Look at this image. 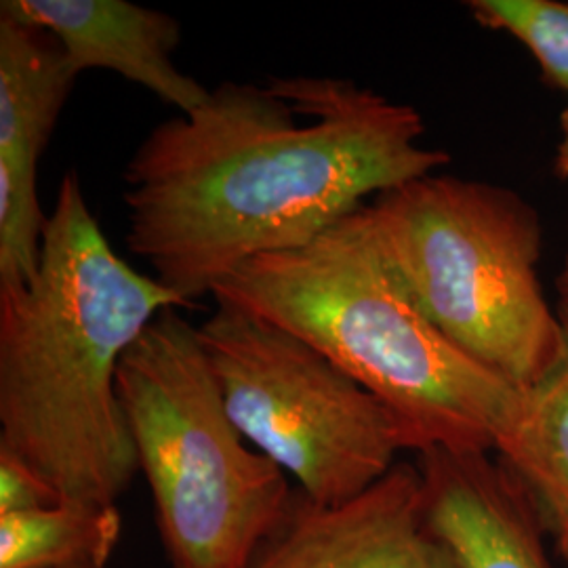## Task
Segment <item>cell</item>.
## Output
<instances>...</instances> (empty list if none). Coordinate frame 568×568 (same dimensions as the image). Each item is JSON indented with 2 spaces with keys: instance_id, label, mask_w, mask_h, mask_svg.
I'll return each mask as SVG.
<instances>
[{
  "instance_id": "cell-1",
  "label": "cell",
  "mask_w": 568,
  "mask_h": 568,
  "mask_svg": "<svg viewBox=\"0 0 568 568\" xmlns=\"http://www.w3.org/2000/svg\"><path fill=\"white\" fill-rule=\"evenodd\" d=\"M408 103L333 77L222 82L122 171L126 246L187 305L450 163Z\"/></svg>"
},
{
  "instance_id": "cell-2",
  "label": "cell",
  "mask_w": 568,
  "mask_h": 568,
  "mask_svg": "<svg viewBox=\"0 0 568 568\" xmlns=\"http://www.w3.org/2000/svg\"><path fill=\"white\" fill-rule=\"evenodd\" d=\"M169 307L190 305L122 260L65 173L34 278L0 288V450L60 501L116 506L140 471L116 377Z\"/></svg>"
},
{
  "instance_id": "cell-3",
  "label": "cell",
  "mask_w": 568,
  "mask_h": 568,
  "mask_svg": "<svg viewBox=\"0 0 568 568\" xmlns=\"http://www.w3.org/2000/svg\"><path fill=\"white\" fill-rule=\"evenodd\" d=\"M305 339L396 417L406 450L495 453L523 392L448 339L389 264L368 206L211 293Z\"/></svg>"
},
{
  "instance_id": "cell-4",
  "label": "cell",
  "mask_w": 568,
  "mask_h": 568,
  "mask_svg": "<svg viewBox=\"0 0 568 568\" xmlns=\"http://www.w3.org/2000/svg\"><path fill=\"white\" fill-rule=\"evenodd\" d=\"M366 206L413 300L467 356L525 392L562 365L567 326L539 278L544 230L520 194L436 171Z\"/></svg>"
},
{
  "instance_id": "cell-5",
  "label": "cell",
  "mask_w": 568,
  "mask_h": 568,
  "mask_svg": "<svg viewBox=\"0 0 568 568\" xmlns=\"http://www.w3.org/2000/svg\"><path fill=\"white\" fill-rule=\"evenodd\" d=\"M119 396L169 568H248L297 488L225 410L199 326L159 314L119 366Z\"/></svg>"
},
{
  "instance_id": "cell-6",
  "label": "cell",
  "mask_w": 568,
  "mask_h": 568,
  "mask_svg": "<svg viewBox=\"0 0 568 568\" xmlns=\"http://www.w3.org/2000/svg\"><path fill=\"white\" fill-rule=\"evenodd\" d=\"M199 337L234 426L310 501L344 504L398 464L396 417L302 337L225 304Z\"/></svg>"
},
{
  "instance_id": "cell-7",
  "label": "cell",
  "mask_w": 568,
  "mask_h": 568,
  "mask_svg": "<svg viewBox=\"0 0 568 568\" xmlns=\"http://www.w3.org/2000/svg\"><path fill=\"white\" fill-rule=\"evenodd\" d=\"M79 77L51 34L0 16V288L39 270V164Z\"/></svg>"
},
{
  "instance_id": "cell-8",
  "label": "cell",
  "mask_w": 568,
  "mask_h": 568,
  "mask_svg": "<svg viewBox=\"0 0 568 568\" xmlns=\"http://www.w3.org/2000/svg\"><path fill=\"white\" fill-rule=\"evenodd\" d=\"M248 568H464L427 520L419 467L396 464L335 506L297 490L283 527Z\"/></svg>"
},
{
  "instance_id": "cell-9",
  "label": "cell",
  "mask_w": 568,
  "mask_h": 568,
  "mask_svg": "<svg viewBox=\"0 0 568 568\" xmlns=\"http://www.w3.org/2000/svg\"><path fill=\"white\" fill-rule=\"evenodd\" d=\"M427 520L464 568H551L546 520L527 485L495 453L419 455Z\"/></svg>"
},
{
  "instance_id": "cell-10",
  "label": "cell",
  "mask_w": 568,
  "mask_h": 568,
  "mask_svg": "<svg viewBox=\"0 0 568 568\" xmlns=\"http://www.w3.org/2000/svg\"><path fill=\"white\" fill-rule=\"evenodd\" d=\"M0 16L51 34L79 74L116 72L180 114L211 93L175 65L182 26L163 11L129 0H2Z\"/></svg>"
},
{
  "instance_id": "cell-11",
  "label": "cell",
  "mask_w": 568,
  "mask_h": 568,
  "mask_svg": "<svg viewBox=\"0 0 568 568\" xmlns=\"http://www.w3.org/2000/svg\"><path fill=\"white\" fill-rule=\"evenodd\" d=\"M560 312L568 335V310ZM495 455L532 493L556 551L568 560V352L544 384L523 392Z\"/></svg>"
},
{
  "instance_id": "cell-12",
  "label": "cell",
  "mask_w": 568,
  "mask_h": 568,
  "mask_svg": "<svg viewBox=\"0 0 568 568\" xmlns=\"http://www.w3.org/2000/svg\"><path fill=\"white\" fill-rule=\"evenodd\" d=\"M121 509L77 501L0 516V568H110Z\"/></svg>"
},
{
  "instance_id": "cell-13",
  "label": "cell",
  "mask_w": 568,
  "mask_h": 568,
  "mask_svg": "<svg viewBox=\"0 0 568 568\" xmlns=\"http://www.w3.org/2000/svg\"><path fill=\"white\" fill-rule=\"evenodd\" d=\"M467 11L483 28L523 42L544 79L568 95V2L469 0Z\"/></svg>"
},
{
  "instance_id": "cell-14",
  "label": "cell",
  "mask_w": 568,
  "mask_h": 568,
  "mask_svg": "<svg viewBox=\"0 0 568 568\" xmlns=\"http://www.w3.org/2000/svg\"><path fill=\"white\" fill-rule=\"evenodd\" d=\"M55 501L60 499L34 469L0 450V516L32 511Z\"/></svg>"
},
{
  "instance_id": "cell-15",
  "label": "cell",
  "mask_w": 568,
  "mask_h": 568,
  "mask_svg": "<svg viewBox=\"0 0 568 568\" xmlns=\"http://www.w3.org/2000/svg\"><path fill=\"white\" fill-rule=\"evenodd\" d=\"M554 173L560 180H568V100L562 114H560V138H558L556 154H554Z\"/></svg>"
},
{
  "instance_id": "cell-16",
  "label": "cell",
  "mask_w": 568,
  "mask_h": 568,
  "mask_svg": "<svg viewBox=\"0 0 568 568\" xmlns=\"http://www.w3.org/2000/svg\"><path fill=\"white\" fill-rule=\"evenodd\" d=\"M558 291H560V300H562L560 307H567L568 310V255L565 265H562V272L558 276Z\"/></svg>"
}]
</instances>
